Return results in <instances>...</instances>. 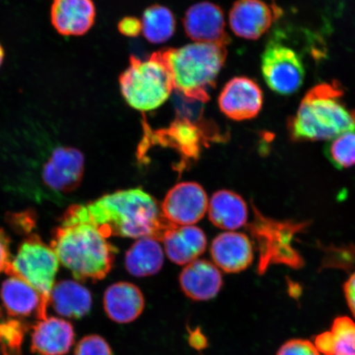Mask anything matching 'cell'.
I'll return each mask as SVG.
<instances>
[{"instance_id":"obj_1","label":"cell","mask_w":355,"mask_h":355,"mask_svg":"<svg viewBox=\"0 0 355 355\" xmlns=\"http://www.w3.org/2000/svg\"><path fill=\"white\" fill-rule=\"evenodd\" d=\"M51 246L60 263L78 281L105 278L117 252L89 220L85 205L71 206L64 212L53 232Z\"/></svg>"},{"instance_id":"obj_2","label":"cell","mask_w":355,"mask_h":355,"mask_svg":"<svg viewBox=\"0 0 355 355\" xmlns=\"http://www.w3.org/2000/svg\"><path fill=\"white\" fill-rule=\"evenodd\" d=\"M89 220L103 236L162 241L171 222L162 215L155 198L141 189L117 191L85 205Z\"/></svg>"},{"instance_id":"obj_3","label":"cell","mask_w":355,"mask_h":355,"mask_svg":"<svg viewBox=\"0 0 355 355\" xmlns=\"http://www.w3.org/2000/svg\"><path fill=\"white\" fill-rule=\"evenodd\" d=\"M344 92L337 82L310 89L294 117L288 123L295 141L332 140L355 130V110L343 102Z\"/></svg>"},{"instance_id":"obj_4","label":"cell","mask_w":355,"mask_h":355,"mask_svg":"<svg viewBox=\"0 0 355 355\" xmlns=\"http://www.w3.org/2000/svg\"><path fill=\"white\" fill-rule=\"evenodd\" d=\"M171 73L174 89L191 101L205 103L225 64V46L195 42L161 51Z\"/></svg>"},{"instance_id":"obj_5","label":"cell","mask_w":355,"mask_h":355,"mask_svg":"<svg viewBox=\"0 0 355 355\" xmlns=\"http://www.w3.org/2000/svg\"><path fill=\"white\" fill-rule=\"evenodd\" d=\"M119 85L127 103L141 111L159 107L174 89L171 71L161 51L145 60L132 55L130 66L119 76Z\"/></svg>"},{"instance_id":"obj_6","label":"cell","mask_w":355,"mask_h":355,"mask_svg":"<svg viewBox=\"0 0 355 355\" xmlns=\"http://www.w3.org/2000/svg\"><path fill=\"white\" fill-rule=\"evenodd\" d=\"M59 266L60 260L51 246L33 234L21 243L6 273L30 284L50 305Z\"/></svg>"},{"instance_id":"obj_7","label":"cell","mask_w":355,"mask_h":355,"mask_svg":"<svg viewBox=\"0 0 355 355\" xmlns=\"http://www.w3.org/2000/svg\"><path fill=\"white\" fill-rule=\"evenodd\" d=\"M254 213L255 218L250 225V230L259 250V273H264L272 263L301 268L303 260L292 248L291 241L295 234L304 228V225L268 219L257 210Z\"/></svg>"},{"instance_id":"obj_8","label":"cell","mask_w":355,"mask_h":355,"mask_svg":"<svg viewBox=\"0 0 355 355\" xmlns=\"http://www.w3.org/2000/svg\"><path fill=\"white\" fill-rule=\"evenodd\" d=\"M261 72L268 87L281 95H291L298 91L305 76L299 55L276 41L270 42L265 49L261 57Z\"/></svg>"},{"instance_id":"obj_9","label":"cell","mask_w":355,"mask_h":355,"mask_svg":"<svg viewBox=\"0 0 355 355\" xmlns=\"http://www.w3.org/2000/svg\"><path fill=\"white\" fill-rule=\"evenodd\" d=\"M205 190L194 182H184L173 187L161 206L162 215L176 225H193L208 209Z\"/></svg>"},{"instance_id":"obj_10","label":"cell","mask_w":355,"mask_h":355,"mask_svg":"<svg viewBox=\"0 0 355 355\" xmlns=\"http://www.w3.org/2000/svg\"><path fill=\"white\" fill-rule=\"evenodd\" d=\"M282 15L281 8L274 3L263 0H236L229 13V24L239 37L257 40Z\"/></svg>"},{"instance_id":"obj_11","label":"cell","mask_w":355,"mask_h":355,"mask_svg":"<svg viewBox=\"0 0 355 355\" xmlns=\"http://www.w3.org/2000/svg\"><path fill=\"white\" fill-rule=\"evenodd\" d=\"M85 170V159L79 150L59 146L44 164L42 179L49 189L68 193L78 188Z\"/></svg>"},{"instance_id":"obj_12","label":"cell","mask_w":355,"mask_h":355,"mask_svg":"<svg viewBox=\"0 0 355 355\" xmlns=\"http://www.w3.org/2000/svg\"><path fill=\"white\" fill-rule=\"evenodd\" d=\"M221 112L233 121L254 119L263 104V92L254 80L235 77L225 84L218 99Z\"/></svg>"},{"instance_id":"obj_13","label":"cell","mask_w":355,"mask_h":355,"mask_svg":"<svg viewBox=\"0 0 355 355\" xmlns=\"http://www.w3.org/2000/svg\"><path fill=\"white\" fill-rule=\"evenodd\" d=\"M183 24L186 35L195 42L225 46L230 43L224 12L215 3L205 1L191 6L185 13Z\"/></svg>"},{"instance_id":"obj_14","label":"cell","mask_w":355,"mask_h":355,"mask_svg":"<svg viewBox=\"0 0 355 355\" xmlns=\"http://www.w3.org/2000/svg\"><path fill=\"white\" fill-rule=\"evenodd\" d=\"M0 297L8 315L13 318H46L49 304L42 295L24 279L10 276L2 284Z\"/></svg>"},{"instance_id":"obj_15","label":"cell","mask_w":355,"mask_h":355,"mask_svg":"<svg viewBox=\"0 0 355 355\" xmlns=\"http://www.w3.org/2000/svg\"><path fill=\"white\" fill-rule=\"evenodd\" d=\"M93 0H54L51 20L57 33L64 37H80L90 31L96 21Z\"/></svg>"},{"instance_id":"obj_16","label":"cell","mask_w":355,"mask_h":355,"mask_svg":"<svg viewBox=\"0 0 355 355\" xmlns=\"http://www.w3.org/2000/svg\"><path fill=\"white\" fill-rule=\"evenodd\" d=\"M74 340L72 324L62 318L46 317L33 327L31 350L37 355H65L72 348Z\"/></svg>"},{"instance_id":"obj_17","label":"cell","mask_w":355,"mask_h":355,"mask_svg":"<svg viewBox=\"0 0 355 355\" xmlns=\"http://www.w3.org/2000/svg\"><path fill=\"white\" fill-rule=\"evenodd\" d=\"M211 254L216 265L228 273L242 272L254 260L250 239L238 232H225L216 236L211 243Z\"/></svg>"},{"instance_id":"obj_18","label":"cell","mask_w":355,"mask_h":355,"mask_svg":"<svg viewBox=\"0 0 355 355\" xmlns=\"http://www.w3.org/2000/svg\"><path fill=\"white\" fill-rule=\"evenodd\" d=\"M182 291L195 301L210 300L218 295L223 279L218 268L207 260H195L186 265L180 276Z\"/></svg>"},{"instance_id":"obj_19","label":"cell","mask_w":355,"mask_h":355,"mask_svg":"<svg viewBox=\"0 0 355 355\" xmlns=\"http://www.w3.org/2000/svg\"><path fill=\"white\" fill-rule=\"evenodd\" d=\"M166 254L173 263L188 265L206 250L207 237L193 225H172L162 239Z\"/></svg>"},{"instance_id":"obj_20","label":"cell","mask_w":355,"mask_h":355,"mask_svg":"<svg viewBox=\"0 0 355 355\" xmlns=\"http://www.w3.org/2000/svg\"><path fill=\"white\" fill-rule=\"evenodd\" d=\"M103 302L107 316L121 324L135 321L145 308L143 293L130 282H117L110 286L105 292Z\"/></svg>"},{"instance_id":"obj_21","label":"cell","mask_w":355,"mask_h":355,"mask_svg":"<svg viewBox=\"0 0 355 355\" xmlns=\"http://www.w3.org/2000/svg\"><path fill=\"white\" fill-rule=\"evenodd\" d=\"M50 304L61 316L79 319L90 312L92 297L85 286L67 279L55 284L51 292Z\"/></svg>"},{"instance_id":"obj_22","label":"cell","mask_w":355,"mask_h":355,"mask_svg":"<svg viewBox=\"0 0 355 355\" xmlns=\"http://www.w3.org/2000/svg\"><path fill=\"white\" fill-rule=\"evenodd\" d=\"M208 214L213 225L226 230L242 227L248 216L246 202L239 194L229 190H220L213 194Z\"/></svg>"},{"instance_id":"obj_23","label":"cell","mask_w":355,"mask_h":355,"mask_svg":"<svg viewBox=\"0 0 355 355\" xmlns=\"http://www.w3.org/2000/svg\"><path fill=\"white\" fill-rule=\"evenodd\" d=\"M163 263L162 248L153 238L139 239L126 252L125 268L136 277L153 276L161 270Z\"/></svg>"},{"instance_id":"obj_24","label":"cell","mask_w":355,"mask_h":355,"mask_svg":"<svg viewBox=\"0 0 355 355\" xmlns=\"http://www.w3.org/2000/svg\"><path fill=\"white\" fill-rule=\"evenodd\" d=\"M314 345L323 355H355V322L348 317L336 318L330 331L315 337Z\"/></svg>"},{"instance_id":"obj_25","label":"cell","mask_w":355,"mask_h":355,"mask_svg":"<svg viewBox=\"0 0 355 355\" xmlns=\"http://www.w3.org/2000/svg\"><path fill=\"white\" fill-rule=\"evenodd\" d=\"M157 137L162 143L166 141L184 154L193 155L198 153L204 135L198 124L191 119L180 116L166 130L159 131Z\"/></svg>"},{"instance_id":"obj_26","label":"cell","mask_w":355,"mask_h":355,"mask_svg":"<svg viewBox=\"0 0 355 355\" xmlns=\"http://www.w3.org/2000/svg\"><path fill=\"white\" fill-rule=\"evenodd\" d=\"M141 21V33L153 44H162L170 40L175 32L174 15L167 7L150 6L144 11Z\"/></svg>"},{"instance_id":"obj_27","label":"cell","mask_w":355,"mask_h":355,"mask_svg":"<svg viewBox=\"0 0 355 355\" xmlns=\"http://www.w3.org/2000/svg\"><path fill=\"white\" fill-rule=\"evenodd\" d=\"M328 161L339 170L355 166V130L343 133L326 146Z\"/></svg>"},{"instance_id":"obj_28","label":"cell","mask_w":355,"mask_h":355,"mask_svg":"<svg viewBox=\"0 0 355 355\" xmlns=\"http://www.w3.org/2000/svg\"><path fill=\"white\" fill-rule=\"evenodd\" d=\"M28 324L10 319L0 322V355H21Z\"/></svg>"},{"instance_id":"obj_29","label":"cell","mask_w":355,"mask_h":355,"mask_svg":"<svg viewBox=\"0 0 355 355\" xmlns=\"http://www.w3.org/2000/svg\"><path fill=\"white\" fill-rule=\"evenodd\" d=\"M74 355H113L112 349L103 337L90 335L83 337L75 348Z\"/></svg>"},{"instance_id":"obj_30","label":"cell","mask_w":355,"mask_h":355,"mask_svg":"<svg viewBox=\"0 0 355 355\" xmlns=\"http://www.w3.org/2000/svg\"><path fill=\"white\" fill-rule=\"evenodd\" d=\"M277 355H321L316 346L308 340L292 339L279 349Z\"/></svg>"},{"instance_id":"obj_31","label":"cell","mask_w":355,"mask_h":355,"mask_svg":"<svg viewBox=\"0 0 355 355\" xmlns=\"http://www.w3.org/2000/svg\"><path fill=\"white\" fill-rule=\"evenodd\" d=\"M11 261L10 239L6 232L0 229V273L6 272Z\"/></svg>"},{"instance_id":"obj_32","label":"cell","mask_w":355,"mask_h":355,"mask_svg":"<svg viewBox=\"0 0 355 355\" xmlns=\"http://www.w3.org/2000/svg\"><path fill=\"white\" fill-rule=\"evenodd\" d=\"M118 29L126 37H136L141 33V21L135 17H124L119 22Z\"/></svg>"},{"instance_id":"obj_33","label":"cell","mask_w":355,"mask_h":355,"mask_svg":"<svg viewBox=\"0 0 355 355\" xmlns=\"http://www.w3.org/2000/svg\"><path fill=\"white\" fill-rule=\"evenodd\" d=\"M344 293L349 308L355 317V272L345 283Z\"/></svg>"},{"instance_id":"obj_34","label":"cell","mask_w":355,"mask_h":355,"mask_svg":"<svg viewBox=\"0 0 355 355\" xmlns=\"http://www.w3.org/2000/svg\"><path fill=\"white\" fill-rule=\"evenodd\" d=\"M189 341L190 345L195 349L202 350L207 347V337L199 328L189 331Z\"/></svg>"},{"instance_id":"obj_35","label":"cell","mask_w":355,"mask_h":355,"mask_svg":"<svg viewBox=\"0 0 355 355\" xmlns=\"http://www.w3.org/2000/svg\"><path fill=\"white\" fill-rule=\"evenodd\" d=\"M4 55L6 54H4L3 47L1 43H0V67H1L3 63Z\"/></svg>"}]
</instances>
